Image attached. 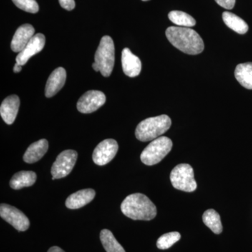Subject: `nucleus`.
<instances>
[{"mask_svg": "<svg viewBox=\"0 0 252 252\" xmlns=\"http://www.w3.org/2000/svg\"><path fill=\"white\" fill-rule=\"evenodd\" d=\"M167 39L177 49L189 55L203 52L204 42L194 30L185 27H169L165 32Z\"/></svg>", "mask_w": 252, "mask_h": 252, "instance_id": "nucleus-1", "label": "nucleus"}, {"mask_svg": "<svg viewBox=\"0 0 252 252\" xmlns=\"http://www.w3.org/2000/svg\"><path fill=\"white\" fill-rule=\"evenodd\" d=\"M121 210L125 216L132 220H150L157 217V207L142 193H133L124 199Z\"/></svg>", "mask_w": 252, "mask_h": 252, "instance_id": "nucleus-2", "label": "nucleus"}, {"mask_svg": "<svg viewBox=\"0 0 252 252\" xmlns=\"http://www.w3.org/2000/svg\"><path fill=\"white\" fill-rule=\"evenodd\" d=\"M171 125V119L165 114L148 118L141 122L137 126L136 138L141 142L153 141L168 130Z\"/></svg>", "mask_w": 252, "mask_h": 252, "instance_id": "nucleus-3", "label": "nucleus"}, {"mask_svg": "<svg viewBox=\"0 0 252 252\" xmlns=\"http://www.w3.org/2000/svg\"><path fill=\"white\" fill-rule=\"evenodd\" d=\"M115 62V48L112 37L104 36L94 55V63H97L99 72L104 77L112 74Z\"/></svg>", "mask_w": 252, "mask_h": 252, "instance_id": "nucleus-4", "label": "nucleus"}, {"mask_svg": "<svg viewBox=\"0 0 252 252\" xmlns=\"http://www.w3.org/2000/svg\"><path fill=\"white\" fill-rule=\"evenodd\" d=\"M172 148V142L169 137H158L144 149L141 154V160L147 165H156L170 153Z\"/></svg>", "mask_w": 252, "mask_h": 252, "instance_id": "nucleus-5", "label": "nucleus"}, {"mask_svg": "<svg viewBox=\"0 0 252 252\" xmlns=\"http://www.w3.org/2000/svg\"><path fill=\"white\" fill-rule=\"evenodd\" d=\"M170 181L174 188L185 192H193L197 189L193 167L189 164L177 165L170 173Z\"/></svg>", "mask_w": 252, "mask_h": 252, "instance_id": "nucleus-6", "label": "nucleus"}, {"mask_svg": "<svg viewBox=\"0 0 252 252\" xmlns=\"http://www.w3.org/2000/svg\"><path fill=\"white\" fill-rule=\"evenodd\" d=\"M77 152L74 150L63 151L58 156L51 167L52 180L65 177L72 172L77 160Z\"/></svg>", "mask_w": 252, "mask_h": 252, "instance_id": "nucleus-7", "label": "nucleus"}, {"mask_svg": "<svg viewBox=\"0 0 252 252\" xmlns=\"http://www.w3.org/2000/svg\"><path fill=\"white\" fill-rule=\"evenodd\" d=\"M0 216L18 231H26L31 225L24 213L7 204L1 203L0 205Z\"/></svg>", "mask_w": 252, "mask_h": 252, "instance_id": "nucleus-8", "label": "nucleus"}, {"mask_svg": "<svg viewBox=\"0 0 252 252\" xmlns=\"http://www.w3.org/2000/svg\"><path fill=\"white\" fill-rule=\"evenodd\" d=\"M119 150V144L113 139H107L101 142L94 149L93 160L97 165H106L112 161Z\"/></svg>", "mask_w": 252, "mask_h": 252, "instance_id": "nucleus-9", "label": "nucleus"}, {"mask_svg": "<svg viewBox=\"0 0 252 252\" xmlns=\"http://www.w3.org/2000/svg\"><path fill=\"white\" fill-rule=\"evenodd\" d=\"M106 102V96L99 91H89L78 101V111L83 114H91L100 108Z\"/></svg>", "mask_w": 252, "mask_h": 252, "instance_id": "nucleus-10", "label": "nucleus"}, {"mask_svg": "<svg viewBox=\"0 0 252 252\" xmlns=\"http://www.w3.org/2000/svg\"><path fill=\"white\" fill-rule=\"evenodd\" d=\"M45 42L46 38L44 34L41 33L34 34L27 46L16 56V63L21 66L26 64L31 57L42 51Z\"/></svg>", "mask_w": 252, "mask_h": 252, "instance_id": "nucleus-11", "label": "nucleus"}, {"mask_svg": "<svg viewBox=\"0 0 252 252\" xmlns=\"http://www.w3.org/2000/svg\"><path fill=\"white\" fill-rule=\"evenodd\" d=\"M34 35V28L31 24L20 26L15 32L11 43V48L14 52L20 53L27 46Z\"/></svg>", "mask_w": 252, "mask_h": 252, "instance_id": "nucleus-12", "label": "nucleus"}, {"mask_svg": "<svg viewBox=\"0 0 252 252\" xmlns=\"http://www.w3.org/2000/svg\"><path fill=\"white\" fill-rule=\"evenodd\" d=\"M122 68L126 75L129 77H135L140 74L142 63L137 56L132 54L128 48L122 51Z\"/></svg>", "mask_w": 252, "mask_h": 252, "instance_id": "nucleus-13", "label": "nucleus"}, {"mask_svg": "<svg viewBox=\"0 0 252 252\" xmlns=\"http://www.w3.org/2000/svg\"><path fill=\"white\" fill-rule=\"evenodd\" d=\"M19 107L20 99L16 94H12L4 99L0 107V114L6 124L11 125L15 122Z\"/></svg>", "mask_w": 252, "mask_h": 252, "instance_id": "nucleus-14", "label": "nucleus"}, {"mask_svg": "<svg viewBox=\"0 0 252 252\" xmlns=\"http://www.w3.org/2000/svg\"><path fill=\"white\" fill-rule=\"evenodd\" d=\"M66 74L65 69L63 67H59L51 73L48 79L45 88L46 97H51L58 94L62 89L65 84Z\"/></svg>", "mask_w": 252, "mask_h": 252, "instance_id": "nucleus-15", "label": "nucleus"}, {"mask_svg": "<svg viewBox=\"0 0 252 252\" xmlns=\"http://www.w3.org/2000/svg\"><path fill=\"white\" fill-rule=\"evenodd\" d=\"M95 196L94 189H87L78 190L76 193L71 194L67 198L65 205L71 210H76L85 206L90 203Z\"/></svg>", "mask_w": 252, "mask_h": 252, "instance_id": "nucleus-16", "label": "nucleus"}, {"mask_svg": "<svg viewBox=\"0 0 252 252\" xmlns=\"http://www.w3.org/2000/svg\"><path fill=\"white\" fill-rule=\"evenodd\" d=\"M49 149V142L46 139L34 142L29 146L23 156V160L27 163H34L45 155Z\"/></svg>", "mask_w": 252, "mask_h": 252, "instance_id": "nucleus-17", "label": "nucleus"}, {"mask_svg": "<svg viewBox=\"0 0 252 252\" xmlns=\"http://www.w3.org/2000/svg\"><path fill=\"white\" fill-rule=\"evenodd\" d=\"M36 175L33 171H20L14 174L10 181V187L15 190L31 187L35 183Z\"/></svg>", "mask_w": 252, "mask_h": 252, "instance_id": "nucleus-18", "label": "nucleus"}, {"mask_svg": "<svg viewBox=\"0 0 252 252\" xmlns=\"http://www.w3.org/2000/svg\"><path fill=\"white\" fill-rule=\"evenodd\" d=\"M235 77L243 87L252 90V63L239 64L235 68Z\"/></svg>", "mask_w": 252, "mask_h": 252, "instance_id": "nucleus-19", "label": "nucleus"}, {"mask_svg": "<svg viewBox=\"0 0 252 252\" xmlns=\"http://www.w3.org/2000/svg\"><path fill=\"white\" fill-rule=\"evenodd\" d=\"M222 18H223L225 24L235 32L244 34L248 31V25L237 15L228 12V11H225L222 15Z\"/></svg>", "mask_w": 252, "mask_h": 252, "instance_id": "nucleus-20", "label": "nucleus"}, {"mask_svg": "<svg viewBox=\"0 0 252 252\" xmlns=\"http://www.w3.org/2000/svg\"><path fill=\"white\" fill-rule=\"evenodd\" d=\"M203 220L205 225L215 234H220L223 230L220 215L213 209H210L204 212Z\"/></svg>", "mask_w": 252, "mask_h": 252, "instance_id": "nucleus-21", "label": "nucleus"}, {"mask_svg": "<svg viewBox=\"0 0 252 252\" xmlns=\"http://www.w3.org/2000/svg\"><path fill=\"white\" fill-rule=\"evenodd\" d=\"M101 243L107 252H126L125 250L117 241L114 235L109 230L104 229L100 232Z\"/></svg>", "mask_w": 252, "mask_h": 252, "instance_id": "nucleus-22", "label": "nucleus"}, {"mask_svg": "<svg viewBox=\"0 0 252 252\" xmlns=\"http://www.w3.org/2000/svg\"><path fill=\"white\" fill-rule=\"evenodd\" d=\"M168 18L170 21L179 27H193L196 23L191 16L183 11H172L169 13Z\"/></svg>", "mask_w": 252, "mask_h": 252, "instance_id": "nucleus-23", "label": "nucleus"}, {"mask_svg": "<svg viewBox=\"0 0 252 252\" xmlns=\"http://www.w3.org/2000/svg\"><path fill=\"white\" fill-rule=\"evenodd\" d=\"M181 235L178 232H170L161 235L158 239L157 246L160 250H167L179 241Z\"/></svg>", "mask_w": 252, "mask_h": 252, "instance_id": "nucleus-24", "label": "nucleus"}, {"mask_svg": "<svg viewBox=\"0 0 252 252\" xmlns=\"http://www.w3.org/2000/svg\"><path fill=\"white\" fill-rule=\"evenodd\" d=\"M12 1L17 7L26 12L36 14L39 11V5L36 0H12Z\"/></svg>", "mask_w": 252, "mask_h": 252, "instance_id": "nucleus-25", "label": "nucleus"}, {"mask_svg": "<svg viewBox=\"0 0 252 252\" xmlns=\"http://www.w3.org/2000/svg\"><path fill=\"white\" fill-rule=\"evenodd\" d=\"M215 1L225 9H233L235 4V0H215Z\"/></svg>", "mask_w": 252, "mask_h": 252, "instance_id": "nucleus-26", "label": "nucleus"}, {"mask_svg": "<svg viewBox=\"0 0 252 252\" xmlns=\"http://www.w3.org/2000/svg\"><path fill=\"white\" fill-rule=\"evenodd\" d=\"M59 1L63 9L67 10V11H72L75 7L74 0H59Z\"/></svg>", "mask_w": 252, "mask_h": 252, "instance_id": "nucleus-27", "label": "nucleus"}, {"mask_svg": "<svg viewBox=\"0 0 252 252\" xmlns=\"http://www.w3.org/2000/svg\"><path fill=\"white\" fill-rule=\"evenodd\" d=\"M48 252H64L62 249L60 248L59 247L54 246L49 249Z\"/></svg>", "mask_w": 252, "mask_h": 252, "instance_id": "nucleus-28", "label": "nucleus"}, {"mask_svg": "<svg viewBox=\"0 0 252 252\" xmlns=\"http://www.w3.org/2000/svg\"><path fill=\"white\" fill-rule=\"evenodd\" d=\"M21 69H22V66L20 65L18 63H16L14 67V72L15 73L20 72H21Z\"/></svg>", "mask_w": 252, "mask_h": 252, "instance_id": "nucleus-29", "label": "nucleus"}, {"mask_svg": "<svg viewBox=\"0 0 252 252\" xmlns=\"http://www.w3.org/2000/svg\"><path fill=\"white\" fill-rule=\"evenodd\" d=\"M92 66L93 68H94V70L95 71V72H99V68L98 65H97V63L94 62Z\"/></svg>", "mask_w": 252, "mask_h": 252, "instance_id": "nucleus-30", "label": "nucleus"}, {"mask_svg": "<svg viewBox=\"0 0 252 252\" xmlns=\"http://www.w3.org/2000/svg\"><path fill=\"white\" fill-rule=\"evenodd\" d=\"M142 1H149V0H142Z\"/></svg>", "mask_w": 252, "mask_h": 252, "instance_id": "nucleus-31", "label": "nucleus"}]
</instances>
